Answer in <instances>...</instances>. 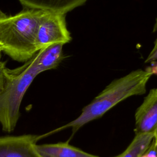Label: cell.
<instances>
[{"label":"cell","mask_w":157,"mask_h":157,"mask_svg":"<svg viewBox=\"0 0 157 157\" xmlns=\"http://www.w3.org/2000/svg\"><path fill=\"white\" fill-rule=\"evenodd\" d=\"M5 15H6L5 13H4L2 11H1L0 10V17H4V16H5ZM0 50H1V48H0ZM2 52V51H1Z\"/></svg>","instance_id":"2e32d148"},{"label":"cell","mask_w":157,"mask_h":157,"mask_svg":"<svg viewBox=\"0 0 157 157\" xmlns=\"http://www.w3.org/2000/svg\"><path fill=\"white\" fill-rule=\"evenodd\" d=\"M154 31L157 32V19L156 20L155 24L154 25ZM157 59V38L155 42V45L151 50V52L149 53L148 56L146 58L145 63H150V62H153L155 60Z\"/></svg>","instance_id":"8fae6325"},{"label":"cell","mask_w":157,"mask_h":157,"mask_svg":"<svg viewBox=\"0 0 157 157\" xmlns=\"http://www.w3.org/2000/svg\"><path fill=\"white\" fill-rule=\"evenodd\" d=\"M71 40L66 23V14L45 11L37 33L38 50L56 43L64 44Z\"/></svg>","instance_id":"277c9868"},{"label":"cell","mask_w":157,"mask_h":157,"mask_svg":"<svg viewBox=\"0 0 157 157\" xmlns=\"http://www.w3.org/2000/svg\"><path fill=\"white\" fill-rule=\"evenodd\" d=\"M64 44L56 43L39 50L29 60L31 67L37 75L40 73L56 67L63 59Z\"/></svg>","instance_id":"52a82bcc"},{"label":"cell","mask_w":157,"mask_h":157,"mask_svg":"<svg viewBox=\"0 0 157 157\" xmlns=\"http://www.w3.org/2000/svg\"><path fill=\"white\" fill-rule=\"evenodd\" d=\"M154 137V134H138L127 147L117 157H142L150 147Z\"/></svg>","instance_id":"30bf717a"},{"label":"cell","mask_w":157,"mask_h":157,"mask_svg":"<svg viewBox=\"0 0 157 157\" xmlns=\"http://www.w3.org/2000/svg\"><path fill=\"white\" fill-rule=\"evenodd\" d=\"M1 52L0 50V88L1 89V87L3 84L4 82V69L6 68V63L4 62L1 61Z\"/></svg>","instance_id":"4fadbf2b"},{"label":"cell","mask_w":157,"mask_h":157,"mask_svg":"<svg viewBox=\"0 0 157 157\" xmlns=\"http://www.w3.org/2000/svg\"><path fill=\"white\" fill-rule=\"evenodd\" d=\"M35 149L40 157H99L86 153L66 142L36 144Z\"/></svg>","instance_id":"9c48e42d"},{"label":"cell","mask_w":157,"mask_h":157,"mask_svg":"<svg viewBox=\"0 0 157 157\" xmlns=\"http://www.w3.org/2000/svg\"><path fill=\"white\" fill-rule=\"evenodd\" d=\"M153 141L156 147V151H157V129L155 131V133H154V137H153Z\"/></svg>","instance_id":"9a60e30c"},{"label":"cell","mask_w":157,"mask_h":157,"mask_svg":"<svg viewBox=\"0 0 157 157\" xmlns=\"http://www.w3.org/2000/svg\"><path fill=\"white\" fill-rule=\"evenodd\" d=\"M0 93H1V88H0Z\"/></svg>","instance_id":"e0dca14e"},{"label":"cell","mask_w":157,"mask_h":157,"mask_svg":"<svg viewBox=\"0 0 157 157\" xmlns=\"http://www.w3.org/2000/svg\"><path fill=\"white\" fill-rule=\"evenodd\" d=\"M142 157H157V151L153 139L150 147L145 152V153L142 155Z\"/></svg>","instance_id":"7c38bea8"},{"label":"cell","mask_w":157,"mask_h":157,"mask_svg":"<svg viewBox=\"0 0 157 157\" xmlns=\"http://www.w3.org/2000/svg\"><path fill=\"white\" fill-rule=\"evenodd\" d=\"M45 10L25 8L13 16L0 17V48L13 60L25 62L39 50L37 33Z\"/></svg>","instance_id":"7a4b0ae2"},{"label":"cell","mask_w":157,"mask_h":157,"mask_svg":"<svg viewBox=\"0 0 157 157\" xmlns=\"http://www.w3.org/2000/svg\"><path fill=\"white\" fill-rule=\"evenodd\" d=\"M36 76L28 60L16 69L6 67L0 93V123L4 131L10 132L15 128L23 98Z\"/></svg>","instance_id":"3957f363"},{"label":"cell","mask_w":157,"mask_h":157,"mask_svg":"<svg viewBox=\"0 0 157 157\" xmlns=\"http://www.w3.org/2000/svg\"><path fill=\"white\" fill-rule=\"evenodd\" d=\"M151 75L146 70L137 69L114 80L89 104L83 108L77 118L45 134L37 136L38 140L68 128H71L73 136L83 126L101 117L122 101L132 96L144 94L147 82Z\"/></svg>","instance_id":"6da1fadb"},{"label":"cell","mask_w":157,"mask_h":157,"mask_svg":"<svg viewBox=\"0 0 157 157\" xmlns=\"http://www.w3.org/2000/svg\"><path fill=\"white\" fill-rule=\"evenodd\" d=\"M26 9H33L66 14L83 5L88 0H18Z\"/></svg>","instance_id":"ba28073f"},{"label":"cell","mask_w":157,"mask_h":157,"mask_svg":"<svg viewBox=\"0 0 157 157\" xmlns=\"http://www.w3.org/2000/svg\"><path fill=\"white\" fill-rule=\"evenodd\" d=\"M37 136L26 134L0 137V157H40L35 149Z\"/></svg>","instance_id":"8992f818"},{"label":"cell","mask_w":157,"mask_h":157,"mask_svg":"<svg viewBox=\"0 0 157 157\" xmlns=\"http://www.w3.org/2000/svg\"><path fill=\"white\" fill-rule=\"evenodd\" d=\"M145 70L151 73L152 75L155 74L157 75V62L153 63L151 66L148 67Z\"/></svg>","instance_id":"5bb4252c"},{"label":"cell","mask_w":157,"mask_h":157,"mask_svg":"<svg viewBox=\"0 0 157 157\" xmlns=\"http://www.w3.org/2000/svg\"><path fill=\"white\" fill-rule=\"evenodd\" d=\"M157 129V88L151 89L135 113V134L155 133Z\"/></svg>","instance_id":"5b68a950"}]
</instances>
